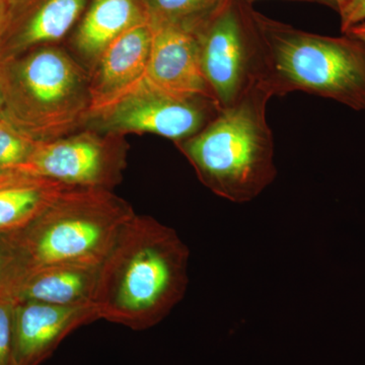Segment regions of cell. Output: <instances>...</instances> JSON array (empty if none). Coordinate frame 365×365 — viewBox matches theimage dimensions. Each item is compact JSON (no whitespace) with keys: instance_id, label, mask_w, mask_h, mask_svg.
Segmentation results:
<instances>
[{"instance_id":"obj_18","label":"cell","mask_w":365,"mask_h":365,"mask_svg":"<svg viewBox=\"0 0 365 365\" xmlns=\"http://www.w3.org/2000/svg\"><path fill=\"white\" fill-rule=\"evenodd\" d=\"M16 297L0 300V365H14V318Z\"/></svg>"},{"instance_id":"obj_23","label":"cell","mask_w":365,"mask_h":365,"mask_svg":"<svg viewBox=\"0 0 365 365\" xmlns=\"http://www.w3.org/2000/svg\"><path fill=\"white\" fill-rule=\"evenodd\" d=\"M0 123H6V108H4V101L2 98L1 91H0Z\"/></svg>"},{"instance_id":"obj_24","label":"cell","mask_w":365,"mask_h":365,"mask_svg":"<svg viewBox=\"0 0 365 365\" xmlns=\"http://www.w3.org/2000/svg\"><path fill=\"white\" fill-rule=\"evenodd\" d=\"M335 1H336V4H337V7H338L337 11H339V9H341V7L344 6V4H346V2L348 1V0H335Z\"/></svg>"},{"instance_id":"obj_20","label":"cell","mask_w":365,"mask_h":365,"mask_svg":"<svg viewBox=\"0 0 365 365\" xmlns=\"http://www.w3.org/2000/svg\"><path fill=\"white\" fill-rule=\"evenodd\" d=\"M9 21V6L7 0H0V46L6 38Z\"/></svg>"},{"instance_id":"obj_11","label":"cell","mask_w":365,"mask_h":365,"mask_svg":"<svg viewBox=\"0 0 365 365\" xmlns=\"http://www.w3.org/2000/svg\"><path fill=\"white\" fill-rule=\"evenodd\" d=\"M151 40L153 30L146 19L113 41L96 60L88 72L91 114L102 109L143 78L150 58Z\"/></svg>"},{"instance_id":"obj_2","label":"cell","mask_w":365,"mask_h":365,"mask_svg":"<svg viewBox=\"0 0 365 365\" xmlns=\"http://www.w3.org/2000/svg\"><path fill=\"white\" fill-rule=\"evenodd\" d=\"M267 88L220 110L205 127L178 148L211 192L234 203L260 195L277 175L273 134L267 121Z\"/></svg>"},{"instance_id":"obj_16","label":"cell","mask_w":365,"mask_h":365,"mask_svg":"<svg viewBox=\"0 0 365 365\" xmlns=\"http://www.w3.org/2000/svg\"><path fill=\"white\" fill-rule=\"evenodd\" d=\"M29 271L13 232L0 234V300L16 297Z\"/></svg>"},{"instance_id":"obj_10","label":"cell","mask_w":365,"mask_h":365,"mask_svg":"<svg viewBox=\"0 0 365 365\" xmlns=\"http://www.w3.org/2000/svg\"><path fill=\"white\" fill-rule=\"evenodd\" d=\"M153 40L144 78L170 93L213 98L201 66L196 31L151 24Z\"/></svg>"},{"instance_id":"obj_12","label":"cell","mask_w":365,"mask_h":365,"mask_svg":"<svg viewBox=\"0 0 365 365\" xmlns=\"http://www.w3.org/2000/svg\"><path fill=\"white\" fill-rule=\"evenodd\" d=\"M69 188L21 168L0 170V234L30 225Z\"/></svg>"},{"instance_id":"obj_7","label":"cell","mask_w":365,"mask_h":365,"mask_svg":"<svg viewBox=\"0 0 365 365\" xmlns=\"http://www.w3.org/2000/svg\"><path fill=\"white\" fill-rule=\"evenodd\" d=\"M213 98L170 93L140 79L102 109L91 113L86 128L126 135L150 133L180 143L202 130L218 113Z\"/></svg>"},{"instance_id":"obj_15","label":"cell","mask_w":365,"mask_h":365,"mask_svg":"<svg viewBox=\"0 0 365 365\" xmlns=\"http://www.w3.org/2000/svg\"><path fill=\"white\" fill-rule=\"evenodd\" d=\"M230 0H141L151 24H170L197 31Z\"/></svg>"},{"instance_id":"obj_5","label":"cell","mask_w":365,"mask_h":365,"mask_svg":"<svg viewBox=\"0 0 365 365\" xmlns=\"http://www.w3.org/2000/svg\"><path fill=\"white\" fill-rule=\"evenodd\" d=\"M135 215L113 190L72 187L13 235L30 271L62 263L101 265Z\"/></svg>"},{"instance_id":"obj_4","label":"cell","mask_w":365,"mask_h":365,"mask_svg":"<svg viewBox=\"0 0 365 365\" xmlns=\"http://www.w3.org/2000/svg\"><path fill=\"white\" fill-rule=\"evenodd\" d=\"M273 96L304 91L354 110H365V45L345 35L304 32L255 16Z\"/></svg>"},{"instance_id":"obj_8","label":"cell","mask_w":365,"mask_h":365,"mask_svg":"<svg viewBox=\"0 0 365 365\" xmlns=\"http://www.w3.org/2000/svg\"><path fill=\"white\" fill-rule=\"evenodd\" d=\"M123 137L85 128L38 143L19 168L69 187L114 190L127 165L128 144Z\"/></svg>"},{"instance_id":"obj_9","label":"cell","mask_w":365,"mask_h":365,"mask_svg":"<svg viewBox=\"0 0 365 365\" xmlns=\"http://www.w3.org/2000/svg\"><path fill=\"white\" fill-rule=\"evenodd\" d=\"M91 304L56 306L16 299L14 318V365H41L69 334L98 321Z\"/></svg>"},{"instance_id":"obj_13","label":"cell","mask_w":365,"mask_h":365,"mask_svg":"<svg viewBox=\"0 0 365 365\" xmlns=\"http://www.w3.org/2000/svg\"><path fill=\"white\" fill-rule=\"evenodd\" d=\"M100 266L62 263L34 269L26 276L16 297L56 306L91 304Z\"/></svg>"},{"instance_id":"obj_6","label":"cell","mask_w":365,"mask_h":365,"mask_svg":"<svg viewBox=\"0 0 365 365\" xmlns=\"http://www.w3.org/2000/svg\"><path fill=\"white\" fill-rule=\"evenodd\" d=\"M196 34L204 76L220 109L258 88L271 91L260 31L255 16L248 18L237 0H230Z\"/></svg>"},{"instance_id":"obj_17","label":"cell","mask_w":365,"mask_h":365,"mask_svg":"<svg viewBox=\"0 0 365 365\" xmlns=\"http://www.w3.org/2000/svg\"><path fill=\"white\" fill-rule=\"evenodd\" d=\"M37 143L11 125L0 123V170L24 165Z\"/></svg>"},{"instance_id":"obj_3","label":"cell","mask_w":365,"mask_h":365,"mask_svg":"<svg viewBox=\"0 0 365 365\" xmlns=\"http://www.w3.org/2000/svg\"><path fill=\"white\" fill-rule=\"evenodd\" d=\"M0 91L6 123L37 143L85 129L90 118L88 71L56 47L0 58Z\"/></svg>"},{"instance_id":"obj_1","label":"cell","mask_w":365,"mask_h":365,"mask_svg":"<svg viewBox=\"0 0 365 365\" xmlns=\"http://www.w3.org/2000/svg\"><path fill=\"white\" fill-rule=\"evenodd\" d=\"M189 256L176 230L134 215L101 264L93 297L98 319L134 331L157 326L186 294Z\"/></svg>"},{"instance_id":"obj_21","label":"cell","mask_w":365,"mask_h":365,"mask_svg":"<svg viewBox=\"0 0 365 365\" xmlns=\"http://www.w3.org/2000/svg\"><path fill=\"white\" fill-rule=\"evenodd\" d=\"M344 34L360 41L362 44L365 45V21L351 26Z\"/></svg>"},{"instance_id":"obj_14","label":"cell","mask_w":365,"mask_h":365,"mask_svg":"<svg viewBox=\"0 0 365 365\" xmlns=\"http://www.w3.org/2000/svg\"><path fill=\"white\" fill-rule=\"evenodd\" d=\"M146 19L141 0H93L76 32V50L91 66L113 41Z\"/></svg>"},{"instance_id":"obj_22","label":"cell","mask_w":365,"mask_h":365,"mask_svg":"<svg viewBox=\"0 0 365 365\" xmlns=\"http://www.w3.org/2000/svg\"><path fill=\"white\" fill-rule=\"evenodd\" d=\"M247 1H253V0H247ZM297 1L314 2V4H322V6L331 7V9L338 11L337 4H336L335 0H297Z\"/></svg>"},{"instance_id":"obj_19","label":"cell","mask_w":365,"mask_h":365,"mask_svg":"<svg viewBox=\"0 0 365 365\" xmlns=\"http://www.w3.org/2000/svg\"><path fill=\"white\" fill-rule=\"evenodd\" d=\"M341 31L344 34L348 29L365 21V0H348L339 11Z\"/></svg>"}]
</instances>
